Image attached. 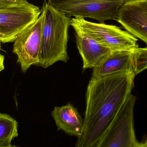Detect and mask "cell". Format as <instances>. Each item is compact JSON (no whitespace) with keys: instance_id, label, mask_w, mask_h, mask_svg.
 Here are the masks:
<instances>
[{"instance_id":"6da1fadb","label":"cell","mask_w":147,"mask_h":147,"mask_svg":"<svg viewBox=\"0 0 147 147\" xmlns=\"http://www.w3.org/2000/svg\"><path fill=\"white\" fill-rule=\"evenodd\" d=\"M133 70L92 77L86 94L84 129L75 147H98L134 86Z\"/></svg>"},{"instance_id":"7a4b0ae2","label":"cell","mask_w":147,"mask_h":147,"mask_svg":"<svg viewBox=\"0 0 147 147\" xmlns=\"http://www.w3.org/2000/svg\"><path fill=\"white\" fill-rule=\"evenodd\" d=\"M43 25L38 66L48 68L58 61L69 59L67 48L71 17L45 0L41 8Z\"/></svg>"},{"instance_id":"3957f363","label":"cell","mask_w":147,"mask_h":147,"mask_svg":"<svg viewBox=\"0 0 147 147\" xmlns=\"http://www.w3.org/2000/svg\"><path fill=\"white\" fill-rule=\"evenodd\" d=\"M135 96L130 94L114 118L98 147H147V140L139 142L134 128Z\"/></svg>"},{"instance_id":"277c9868","label":"cell","mask_w":147,"mask_h":147,"mask_svg":"<svg viewBox=\"0 0 147 147\" xmlns=\"http://www.w3.org/2000/svg\"><path fill=\"white\" fill-rule=\"evenodd\" d=\"M125 0H48V3L69 17L91 18L105 23L117 20Z\"/></svg>"},{"instance_id":"5b68a950","label":"cell","mask_w":147,"mask_h":147,"mask_svg":"<svg viewBox=\"0 0 147 147\" xmlns=\"http://www.w3.org/2000/svg\"><path fill=\"white\" fill-rule=\"evenodd\" d=\"M70 24L84 29L103 45L114 50H133L138 46V39L115 25L91 22L81 17L71 18Z\"/></svg>"},{"instance_id":"8992f818","label":"cell","mask_w":147,"mask_h":147,"mask_svg":"<svg viewBox=\"0 0 147 147\" xmlns=\"http://www.w3.org/2000/svg\"><path fill=\"white\" fill-rule=\"evenodd\" d=\"M41 14V9L28 1L0 9V33L4 36V43L13 42L19 34Z\"/></svg>"},{"instance_id":"52a82bcc","label":"cell","mask_w":147,"mask_h":147,"mask_svg":"<svg viewBox=\"0 0 147 147\" xmlns=\"http://www.w3.org/2000/svg\"><path fill=\"white\" fill-rule=\"evenodd\" d=\"M43 14L23 30L14 41L13 52L16 54L23 72L32 65L38 66L41 45Z\"/></svg>"},{"instance_id":"ba28073f","label":"cell","mask_w":147,"mask_h":147,"mask_svg":"<svg viewBox=\"0 0 147 147\" xmlns=\"http://www.w3.org/2000/svg\"><path fill=\"white\" fill-rule=\"evenodd\" d=\"M116 21L147 45V0H125L119 9Z\"/></svg>"},{"instance_id":"9c48e42d","label":"cell","mask_w":147,"mask_h":147,"mask_svg":"<svg viewBox=\"0 0 147 147\" xmlns=\"http://www.w3.org/2000/svg\"><path fill=\"white\" fill-rule=\"evenodd\" d=\"M75 32L77 48L83 60V70L95 68L102 62L112 50L100 44L84 29L70 24Z\"/></svg>"},{"instance_id":"30bf717a","label":"cell","mask_w":147,"mask_h":147,"mask_svg":"<svg viewBox=\"0 0 147 147\" xmlns=\"http://www.w3.org/2000/svg\"><path fill=\"white\" fill-rule=\"evenodd\" d=\"M52 116L58 130H63L69 135H82L84 129V121L78 110L70 103L61 107L54 108Z\"/></svg>"},{"instance_id":"8fae6325","label":"cell","mask_w":147,"mask_h":147,"mask_svg":"<svg viewBox=\"0 0 147 147\" xmlns=\"http://www.w3.org/2000/svg\"><path fill=\"white\" fill-rule=\"evenodd\" d=\"M134 64L133 51L114 50L99 65L93 68L92 77H98L125 70H134Z\"/></svg>"},{"instance_id":"7c38bea8","label":"cell","mask_w":147,"mask_h":147,"mask_svg":"<svg viewBox=\"0 0 147 147\" xmlns=\"http://www.w3.org/2000/svg\"><path fill=\"white\" fill-rule=\"evenodd\" d=\"M18 123L7 114L0 113V147H11L12 140L18 136Z\"/></svg>"},{"instance_id":"4fadbf2b","label":"cell","mask_w":147,"mask_h":147,"mask_svg":"<svg viewBox=\"0 0 147 147\" xmlns=\"http://www.w3.org/2000/svg\"><path fill=\"white\" fill-rule=\"evenodd\" d=\"M134 70L136 76L147 69V47H137L133 51Z\"/></svg>"},{"instance_id":"5bb4252c","label":"cell","mask_w":147,"mask_h":147,"mask_svg":"<svg viewBox=\"0 0 147 147\" xmlns=\"http://www.w3.org/2000/svg\"><path fill=\"white\" fill-rule=\"evenodd\" d=\"M27 0H0V9L22 4Z\"/></svg>"},{"instance_id":"9a60e30c","label":"cell","mask_w":147,"mask_h":147,"mask_svg":"<svg viewBox=\"0 0 147 147\" xmlns=\"http://www.w3.org/2000/svg\"><path fill=\"white\" fill-rule=\"evenodd\" d=\"M4 56L0 52V72L4 70Z\"/></svg>"},{"instance_id":"2e32d148","label":"cell","mask_w":147,"mask_h":147,"mask_svg":"<svg viewBox=\"0 0 147 147\" xmlns=\"http://www.w3.org/2000/svg\"><path fill=\"white\" fill-rule=\"evenodd\" d=\"M0 42L4 43V36L1 34L0 33Z\"/></svg>"},{"instance_id":"e0dca14e","label":"cell","mask_w":147,"mask_h":147,"mask_svg":"<svg viewBox=\"0 0 147 147\" xmlns=\"http://www.w3.org/2000/svg\"><path fill=\"white\" fill-rule=\"evenodd\" d=\"M0 49H1V42H0Z\"/></svg>"}]
</instances>
